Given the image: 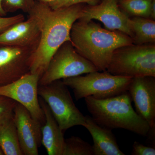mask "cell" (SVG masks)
<instances>
[{"instance_id":"12","label":"cell","mask_w":155,"mask_h":155,"mask_svg":"<svg viewBox=\"0 0 155 155\" xmlns=\"http://www.w3.org/2000/svg\"><path fill=\"white\" fill-rule=\"evenodd\" d=\"M127 91L134 103L136 112L151 128H155V77L132 78Z\"/></svg>"},{"instance_id":"4","label":"cell","mask_w":155,"mask_h":155,"mask_svg":"<svg viewBox=\"0 0 155 155\" xmlns=\"http://www.w3.org/2000/svg\"><path fill=\"white\" fill-rule=\"evenodd\" d=\"M99 72L68 78L63 79V81L72 89L75 99L78 101L89 96L104 99L122 94L127 91L133 78L114 75L107 70Z\"/></svg>"},{"instance_id":"11","label":"cell","mask_w":155,"mask_h":155,"mask_svg":"<svg viewBox=\"0 0 155 155\" xmlns=\"http://www.w3.org/2000/svg\"><path fill=\"white\" fill-rule=\"evenodd\" d=\"M13 119L23 155H38L41 144V123L18 103L14 109Z\"/></svg>"},{"instance_id":"14","label":"cell","mask_w":155,"mask_h":155,"mask_svg":"<svg viewBox=\"0 0 155 155\" xmlns=\"http://www.w3.org/2000/svg\"><path fill=\"white\" fill-rule=\"evenodd\" d=\"M39 101L45 119L44 125L41 127V143L48 155H63L65 145L64 132L59 127L47 104L41 97Z\"/></svg>"},{"instance_id":"19","label":"cell","mask_w":155,"mask_h":155,"mask_svg":"<svg viewBox=\"0 0 155 155\" xmlns=\"http://www.w3.org/2000/svg\"><path fill=\"white\" fill-rule=\"evenodd\" d=\"M63 155H94L92 145L78 137L65 139Z\"/></svg>"},{"instance_id":"2","label":"cell","mask_w":155,"mask_h":155,"mask_svg":"<svg viewBox=\"0 0 155 155\" xmlns=\"http://www.w3.org/2000/svg\"><path fill=\"white\" fill-rule=\"evenodd\" d=\"M70 38L76 51L100 72L107 70L116 49L133 44L125 34L104 29L92 20L78 19L71 28Z\"/></svg>"},{"instance_id":"9","label":"cell","mask_w":155,"mask_h":155,"mask_svg":"<svg viewBox=\"0 0 155 155\" xmlns=\"http://www.w3.org/2000/svg\"><path fill=\"white\" fill-rule=\"evenodd\" d=\"M38 46L0 47V86L29 72L31 58Z\"/></svg>"},{"instance_id":"6","label":"cell","mask_w":155,"mask_h":155,"mask_svg":"<svg viewBox=\"0 0 155 155\" xmlns=\"http://www.w3.org/2000/svg\"><path fill=\"white\" fill-rule=\"evenodd\" d=\"M38 95L47 104L59 127L64 132L78 125L84 127L85 116L75 106L68 87L63 81L39 86Z\"/></svg>"},{"instance_id":"24","label":"cell","mask_w":155,"mask_h":155,"mask_svg":"<svg viewBox=\"0 0 155 155\" xmlns=\"http://www.w3.org/2000/svg\"><path fill=\"white\" fill-rule=\"evenodd\" d=\"M132 155H155V149L146 146L137 141L134 142L132 146Z\"/></svg>"},{"instance_id":"8","label":"cell","mask_w":155,"mask_h":155,"mask_svg":"<svg viewBox=\"0 0 155 155\" xmlns=\"http://www.w3.org/2000/svg\"><path fill=\"white\" fill-rule=\"evenodd\" d=\"M40 77L30 72L6 85L0 86V95L10 98L27 109L34 119L45 122V115L38 97Z\"/></svg>"},{"instance_id":"16","label":"cell","mask_w":155,"mask_h":155,"mask_svg":"<svg viewBox=\"0 0 155 155\" xmlns=\"http://www.w3.org/2000/svg\"><path fill=\"white\" fill-rule=\"evenodd\" d=\"M130 29L133 33V44H155V21L150 18L133 17L130 18Z\"/></svg>"},{"instance_id":"10","label":"cell","mask_w":155,"mask_h":155,"mask_svg":"<svg viewBox=\"0 0 155 155\" xmlns=\"http://www.w3.org/2000/svg\"><path fill=\"white\" fill-rule=\"evenodd\" d=\"M118 0H102L95 5H85L79 20L96 19L102 22L107 29L118 31L131 38L130 17L120 9Z\"/></svg>"},{"instance_id":"13","label":"cell","mask_w":155,"mask_h":155,"mask_svg":"<svg viewBox=\"0 0 155 155\" xmlns=\"http://www.w3.org/2000/svg\"><path fill=\"white\" fill-rule=\"evenodd\" d=\"M28 19L12 25L0 34V47H28L38 45L40 38L39 23L29 13Z\"/></svg>"},{"instance_id":"20","label":"cell","mask_w":155,"mask_h":155,"mask_svg":"<svg viewBox=\"0 0 155 155\" xmlns=\"http://www.w3.org/2000/svg\"><path fill=\"white\" fill-rule=\"evenodd\" d=\"M34 0H3V9L7 13H14L17 11L28 13L34 5Z\"/></svg>"},{"instance_id":"3","label":"cell","mask_w":155,"mask_h":155,"mask_svg":"<svg viewBox=\"0 0 155 155\" xmlns=\"http://www.w3.org/2000/svg\"><path fill=\"white\" fill-rule=\"evenodd\" d=\"M87 110L97 125L108 129H121L147 136L150 127L134 110L128 91L104 99L84 98Z\"/></svg>"},{"instance_id":"18","label":"cell","mask_w":155,"mask_h":155,"mask_svg":"<svg viewBox=\"0 0 155 155\" xmlns=\"http://www.w3.org/2000/svg\"><path fill=\"white\" fill-rule=\"evenodd\" d=\"M153 0H118L119 8L127 16L149 18Z\"/></svg>"},{"instance_id":"21","label":"cell","mask_w":155,"mask_h":155,"mask_svg":"<svg viewBox=\"0 0 155 155\" xmlns=\"http://www.w3.org/2000/svg\"><path fill=\"white\" fill-rule=\"evenodd\" d=\"M17 104L10 98L0 95V125L13 118Z\"/></svg>"},{"instance_id":"5","label":"cell","mask_w":155,"mask_h":155,"mask_svg":"<svg viewBox=\"0 0 155 155\" xmlns=\"http://www.w3.org/2000/svg\"><path fill=\"white\" fill-rule=\"evenodd\" d=\"M107 71L131 78L155 77V44H131L116 49Z\"/></svg>"},{"instance_id":"1","label":"cell","mask_w":155,"mask_h":155,"mask_svg":"<svg viewBox=\"0 0 155 155\" xmlns=\"http://www.w3.org/2000/svg\"><path fill=\"white\" fill-rule=\"evenodd\" d=\"M86 4H79L53 10L35 1L30 12L39 23L41 35L38 46L31 58L29 72L40 78L47 68L57 50L66 41H71L72 25L79 19Z\"/></svg>"},{"instance_id":"27","label":"cell","mask_w":155,"mask_h":155,"mask_svg":"<svg viewBox=\"0 0 155 155\" xmlns=\"http://www.w3.org/2000/svg\"><path fill=\"white\" fill-rule=\"evenodd\" d=\"M34 1L44 3V4L48 5H49L51 4L52 3L54 2L56 0H34Z\"/></svg>"},{"instance_id":"26","label":"cell","mask_w":155,"mask_h":155,"mask_svg":"<svg viewBox=\"0 0 155 155\" xmlns=\"http://www.w3.org/2000/svg\"><path fill=\"white\" fill-rule=\"evenodd\" d=\"M2 1L3 0H0V16L4 17L6 16L7 13L3 9L2 7Z\"/></svg>"},{"instance_id":"17","label":"cell","mask_w":155,"mask_h":155,"mask_svg":"<svg viewBox=\"0 0 155 155\" xmlns=\"http://www.w3.org/2000/svg\"><path fill=\"white\" fill-rule=\"evenodd\" d=\"M0 148L5 155H23L13 117L0 125Z\"/></svg>"},{"instance_id":"7","label":"cell","mask_w":155,"mask_h":155,"mask_svg":"<svg viewBox=\"0 0 155 155\" xmlns=\"http://www.w3.org/2000/svg\"><path fill=\"white\" fill-rule=\"evenodd\" d=\"M98 71L91 62L76 51L71 41H66L57 50L46 70L39 81V85L55 81Z\"/></svg>"},{"instance_id":"25","label":"cell","mask_w":155,"mask_h":155,"mask_svg":"<svg viewBox=\"0 0 155 155\" xmlns=\"http://www.w3.org/2000/svg\"><path fill=\"white\" fill-rule=\"evenodd\" d=\"M149 18L153 20L155 19V0H153L152 3Z\"/></svg>"},{"instance_id":"15","label":"cell","mask_w":155,"mask_h":155,"mask_svg":"<svg viewBox=\"0 0 155 155\" xmlns=\"http://www.w3.org/2000/svg\"><path fill=\"white\" fill-rule=\"evenodd\" d=\"M84 127L92 137L94 155H125L119 149L111 129L97 125L91 116L87 115L85 116Z\"/></svg>"},{"instance_id":"23","label":"cell","mask_w":155,"mask_h":155,"mask_svg":"<svg viewBox=\"0 0 155 155\" xmlns=\"http://www.w3.org/2000/svg\"><path fill=\"white\" fill-rule=\"evenodd\" d=\"M24 15L17 14L12 17L0 16V34L11 27L12 25L25 20Z\"/></svg>"},{"instance_id":"22","label":"cell","mask_w":155,"mask_h":155,"mask_svg":"<svg viewBox=\"0 0 155 155\" xmlns=\"http://www.w3.org/2000/svg\"><path fill=\"white\" fill-rule=\"evenodd\" d=\"M102 0H56L50 5L53 10L67 8L79 4H86L88 5H95L98 4Z\"/></svg>"},{"instance_id":"28","label":"cell","mask_w":155,"mask_h":155,"mask_svg":"<svg viewBox=\"0 0 155 155\" xmlns=\"http://www.w3.org/2000/svg\"><path fill=\"white\" fill-rule=\"evenodd\" d=\"M4 155V153H3L2 150L1 149V148H0V155Z\"/></svg>"}]
</instances>
